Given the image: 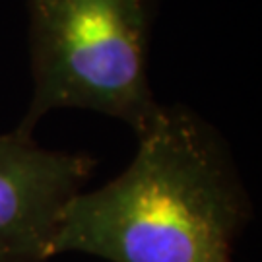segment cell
Returning <instances> with one entry per match:
<instances>
[{
  "label": "cell",
  "instance_id": "obj_2",
  "mask_svg": "<svg viewBox=\"0 0 262 262\" xmlns=\"http://www.w3.org/2000/svg\"><path fill=\"white\" fill-rule=\"evenodd\" d=\"M31 99L18 128L82 109L144 130L159 103L150 82L158 0H26Z\"/></svg>",
  "mask_w": 262,
  "mask_h": 262
},
{
  "label": "cell",
  "instance_id": "obj_1",
  "mask_svg": "<svg viewBox=\"0 0 262 262\" xmlns=\"http://www.w3.org/2000/svg\"><path fill=\"white\" fill-rule=\"evenodd\" d=\"M119 177L78 192L53 241L109 262H235L251 198L222 132L185 105H161Z\"/></svg>",
  "mask_w": 262,
  "mask_h": 262
},
{
  "label": "cell",
  "instance_id": "obj_3",
  "mask_svg": "<svg viewBox=\"0 0 262 262\" xmlns=\"http://www.w3.org/2000/svg\"><path fill=\"white\" fill-rule=\"evenodd\" d=\"M95 159L47 150L31 132L0 134V262H45L70 200L84 190Z\"/></svg>",
  "mask_w": 262,
  "mask_h": 262
}]
</instances>
